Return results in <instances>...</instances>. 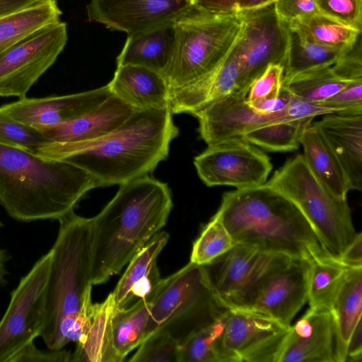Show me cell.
Wrapping results in <instances>:
<instances>
[{"label":"cell","mask_w":362,"mask_h":362,"mask_svg":"<svg viewBox=\"0 0 362 362\" xmlns=\"http://www.w3.org/2000/svg\"><path fill=\"white\" fill-rule=\"evenodd\" d=\"M178 134L168 107L135 110L123 124L101 138L76 144L45 142L36 154L74 163L100 187L120 185L150 175L168 158L170 145Z\"/></svg>","instance_id":"6da1fadb"},{"label":"cell","mask_w":362,"mask_h":362,"mask_svg":"<svg viewBox=\"0 0 362 362\" xmlns=\"http://www.w3.org/2000/svg\"><path fill=\"white\" fill-rule=\"evenodd\" d=\"M173 207L168 185L150 175L119 185L115 197L90 218L91 283H105L167 223Z\"/></svg>","instance_id":"7a4b0ae2"},{"label":"cell","mask_w":362,"mask_h":362,"mask_svg":"<svg viewBox=\"0 0 362 362\" xmlns=\"http://www.w3.org/2000/svg\"><path fill=\"white\" fill-rule=\"evenodd\" d=\"M100 187L70 160L0 144V204L16 221H59L88 192Z\"/></svg>","instance_id":"3957f363"},{"label":"cell","mask_w":362,"mask_h":362,"mask_svg":"<svg viewBox=\"0 0 362 362\" xmlns=\"http://www.w3.org/2000/svg\"><path fill=\"white\" fill-rule=\"evenodd\" d=\"M214 215L235 244L308 262L330 257L296 204L266 182L225 192Z\"/></svg>","instance_id":"277c9868"},{"label":"cell","mask_w":362,"mask_h":362,"mask_svg":"<svg viewBox=\"0 0 362 362\" xmlns=\"http://www.w3.org/2000/svg\"><path fill=\"white\" fill-rule=\"evenodd\" d=\"M51 251L46 314L41 338L50 350L78 343L89 326L91 300L90 218L71 212L59 221Z\"/></svg>","instance_id":"5b68a950"},{"label":"cell","mask_w":362,"mask_h":362,"mask_svg":"<svg viewBox=\"0 0 362 362\" xmlns=\"http://www.w3.org/2000/svg\"><path fill=\"white\" fill-rule=\"evenodd\" d=\"M228 310L216 296L203 266L189 262L162 279L151 297L144 340L163 333L180 344Z\"/></svg>","instance_id":"8992f818"},{"label":"cell","mask_w":362,"mask_h":362,"mask_svg":"<svg viewBox=\"0 0 362 362\" xmlns=\"http://www.w3.org/2000/svg\"><path fill=\"white\" fill-rule=\"evenodd\" d=\"M241 27L238 14H213L194 6L177 18L163 76L169 89L191 83L217 66L236 42Z\"/></svg>","instance_id":"52a82bcc"},{"label":"cell","mask_w":362,"mask_h":362,"mask_svg":"<svg viewBox=\"0 0 362 362\" xmlns=\"http://www.w3.org/2000/svg\"><path fill=\"white\" fill-rule=\"evenodd\" d=\"M266 183L296 204L325 251L339 259L358 234L347 199L329 192L313 176L302 154L288 159Z\"/></svg>","instance_id":"ba28073f"},{"label":"cell","mask_w":362,"mask_h":362,"mask_svg":"<svg viewBox=\"0 0 362 362\" xmlns=\"http://www.w3.org/2000/svg\"><path fill=\"white\" fill-rule=\"evenodd\" d=\"M291 259L236 243L202 266L216 296L227 309H247L265 279Z\"/></svg>","instance_id":"9c48e42d"},{"label":"cell","mask_w":362,"mask_h":362,"mask_svg":"<svg viewBox=\"0 0 362 362\" xmlns=\"http://www.w3.org/2000/svg\"><path fill=\"white\" fill-rule=\"evenodd\" d=\"M51 251L42 255L20 280L0 321V362H10L40 337L46 314Z\"/></svg>","instance_id":"30bf717a"},{"label":"cell","mask_w":362,"mask_h":362,"mask_svg":"<svg viewBox=\"0 0 362 362\" xmlns=\"http://www.w3.org/2000/svg\"><path fill=\"white\" fill-rule=\"evenodd\" d=\"M238 15L242 27L234 46L240 62L237 90H247L269 64L284 66L289 41L288 24L277 16L274 1Z\"/></svg>","instance_id":"8fae6325"},{"label":"cell","mask_w":362,"mask_h":362,"mask_svg":"<svg viewBox=\"0 0 362 362\" xmlns=\"http://www.w3.org/2000/svg\"><path fill=\"white\" fill-rule=\"evenodd\" d=\"M67 39L66 24L59 21L36 30L0 55V97H26L56 62Z\"/></svg>","instance_id":"7c38bea8"},{"label":"cell","mask_w":362,"mask_h":362,"mask_svg":"<svg viewBox=\"0 0 362 362\" xmlns=\"http://www.w3.org/2000/svg\"><path fill=\"white\" fill-rule=\"evenodd\" d=\"M194 165L206 186L236 189L264 184L272 169L270 158L242 138L208 146L194 158Z\"/></svg>","instance_id":"4fadbf2b"},{"label":"cell","mask_w":362,"mask_h":362,"mask_svg":"<svg viewBox=\"0 0 362 362\" xmlns=\"http://www.w3.org/2000/svg\"><path fill=\"white\" fill-rule=\"evenodd\" d=\"M289 327L252 310H229L218 341L220 362H275Z\"/></svg>","instance_id":"5bb4252c"},{"label":"cell","mask_w":362,"mask_h":362,"mask_svg":"<svg viewBox=\"0 0 362 362\" xmlns=\"http://www.w3.org/2000/svg\"><path fill=\"white\" fill-rule=\"evenodd\" d=\"M193 5L187 0H90L89 21L134 35L174 22Z\"/></svg>","instance_id":"9a60e30c"},{"label":"cell","mask_w":362,"mask_h":362,"mask_svg":"<svg viewBox=\"0 0 362 362\" xmlns=\"http://www.w3.org/2000/svg\"><path fill=\"white\" fill-rule=\"evenodd\" d=\"M247 93L235 90L192 114L198 120L200 137L208 146L240 138L259 127L291 120L286 111L271 115L257 112L247 103Z\"/></svg>","instance_id":"2e32d148"},{"label":"cell","mask_w":362,"mask_h":362,"mask_svg":"<svg viewBox=\"0 0 362 362\" xmlns=\"http://www.w3.org/2000/svg\"><path fill=\"white\" fill-rule=\"evenodd\" d=\"M111 95L107 84L69 95L24 97L0 106V114L42 131L93 110Z\"/></svg>","instance_id":"e0dca14e"},{"label":"cell","mask_w":362,"mask_h":362,"mask_svg":"<svg viewBox=\"0 0 362 362\" xmlns=\"http://www.w3.org/2000/svg\"><path fill=\"white\" fill-rule=\"evenodd\" d=\"M309 265L304 259L288 260L265 279L247 309L289 327L308 301Z\"/></svg>","instance_id":"ac0fdd59"},{"label":"cell","mask_w":362,"mask_h":362,"mask_svg":"<svg viewBox=\"0 0 362 362\" xmlns=\"http://www.w3.org/2000/svg\"><path fill=\"white\" fill-rule=\"evenodd\" d=\"M275 362H337V332L332 311L310 308L291 325Z\"/></svg>","instance_id":"d6986e66"},{"label":"cell","mask_w":362,"mask_h":362,"mask_svg":"<svg viewBox=\"0 0 362 362\" xmlns=\"http://www.w3.org/2000/svg\"><path fill=\"white\" fill-rule=\"evenodd\" d=\"M136 109L112 95L93 110L40 131L47 142L76 144L101 138L123 124Z\"/></svg>","instance_id":"ffe728a7"},{"label":"cell","mask_w":362,"mask_h":362,"mask_svg":"<svg viewBox=\"0 0 362 362\" xmlns=\"http://www.w3.org/2000/svg\"><path fill=\"white\" fill-rule=\"evenodd\" d=\"M168 239L166 232L160 231L128 262L112 292L115 310L127 308L152 296L162 280L157 259Z\"/></svg>","instance_id":"44dd1931"},{"label":"cell","mask_w":362,"mask_h":362,"mask_svg":"<svg viewBox=\"0 0 362 362\" xmlns=\"http://www.w3.org/2000/svg\"><path fill=\"white\" fill-rule=\"evenodd\" d=\"M341 163L351 190L362 189V113H330L314 122Z\"/></svg>","instance_id":"7402d4cb"},{"label":"cell","mask_w":362,"mask_h":362,"mask_svg":"<svg viewBox=\"0 0 362 362\" xmlns=\"http://www.w3.org/2000/svg\"><path fill=\"white\" fill-rule=\"evenodd\" d=\"M112 95L136 110L169 108L170 89L164 76L146 67L117 65L107 83ZM170 109V108H169Z\"/></svg>","instance_id":"603a6c76"},{"label":"cell","mask_w":362,"mask_h":362,"mask_svg":"<svg viewBox=\"0 0 362 362\" xmlns=\"http://www.w3.org/2000/svg\"><path fill=\"white\" fill-rule=\"evenodd\" d=\"M300 145L303 159L316 180L335 197L346 199L351 190L347 175L315 123L303 132Z\"/></svg>","instance_id":"cb8c5ba5"},{"label":"cell","mask_w":362,"mask_h":362,"mask_svg":"<svg viewBox=\"0 0 362 362\" xmlns=\"http://www.w3.org/2000/svg\"><path fill=\"white\" fill-rule=\"evenodd\" d=\"M173 25L127 35L117 65L142 66L164 76L173 42Z\"/></svg>","instance_id":"d4e9b609"},{"label":"cell","mask_w":362,"mask_h":362,"mask_svg":"<svg viewBox=\"0 0 362 362\" xmlns=\"http://www.w3.org/2000/svg\"><path fill=\"white\" fill-rule=\"evenodd\" d=\"M361 307L362 267H349L331 310L334 317L337 332V362H344L349 338L362 317Z\"/></svg>","instance_id":"484cf974"},{"label":"cell","mask_w":362,"mask_h":362,"mask_svg":"<svg viewBox=\"0 0 362 362\" xmlns=\"http://www.w3.org/2000/svg\"><path fill=\"white\" fill-rule=\"evenodd\" d=\"M115 310L112 293L103 303L93 305L89 326L76 343L71 361L115 362L110 344V320Z\"/></svg>","instance_id":"4316f807"},{"label":"cell","mask_w":362,"mask_h":362,"mask_svg":"<svg viewBox=\"0 0 362 362\" xmlns=\"http://www.w3.org/2000/svg\"><path fill=\"white\" fill-rule=\"evenodd\" d=\"M57 0H44L0 18V55L41 28L61 21Z\"/></svg>","instance_id":"83f0119b"},{"label":"cell","mask_w":362,"mask_h":362,"mask_svg":"<svg viewBox=\"0 0 362 362\" xmlns=\"http://www.w3.org/2000/svg\"><path fill=\"white\" fill-rule=\"evenodd\" d=\"M288 30L289 41L283 83L300 73L332 66L349 49L324 46L315 42L296 28L288 26Z\"/></svg>","instance_id":"f1b7e54d"},{"label":"cell","mask_w":362,"mask_h":362,"mask_svg":"<svg viewBox=\"0 0 362 362\" xmlns=\"http://www.w3.org/2000/svg\"><path fill=\"white\" fill-rule=\"evenodd\" d=\"M150 298L132 306L115 310L110 320V344L115 362H121L144 339L149 316Z\"/></svg>","instance_id":"f546056e"},{"label":"cell","mask_w":362,"mask_h":362,"mask_svg":"<svg viewBox=\"0 0 362 362\" xmlns=\"http://www.w3.org/2000/svg\"><path fill=\"white\" fill-rule=\"evenodd\" d=\"M348 268L331 257L310 262L308 275V301L310 308L332 310Z\"/></svg>","instance_id":"4dcf8cb0"},{"label":"cell","mask_w":362,"mask_h":362,"mask_svg":"<svg viewBox=\"0 0 362 362\" xmlns=\"http://www.w3.org/2000/svg\"><path fill=\"white\" fill-rule=\"evenodd\" d=\"M313 118L286 120L259 127L240 138L269 151L288 152L298 149L305 129Z\"/></svg>","instance_id":"1f68e13d"},{"label":"cell","mask_w":362,"mask_h":362,"mask_svg":"<svg viewBox=\"0 0 362 362\" xmlns=\"http://www.w3.org/2000/svg\"><path fill=\"white\" fill-rule=\"evenodd\" d=\"M349 82L337 76L329 66L296 74L282 86L297 98L322 103L338 93Z\"/></svg>","instance_id":"d6a6232c"},{"label":"cell","mask_w":362,"mask_h":362,"mask_svg":"<svg viewBox=\"0 0 362 362\" xmlns=\"http://www.w3.org/2000/svg\"><path fill=\"white\" fill-rule=\"evenodd\" d=\"M288 26L300 30L316 43L332 47L349 48L361 35V30L344 25L320 11L294 21Z\"/></svg>","instance_id":"836d02e7"},{"label":"cell","mask_w":362,"mask_h":362,"mask_svg":"<svg viewBox=\"0 0 362 362\" xmlns=\"http://www.w3.org/2000/svg\"><path fill=\"white\" fill-rule=\"evenodd\" d=\"M228 310L180 344V362H220L218 341Z\"/></svg>","instance_id":"e575fe53"},{"label":"cell","mask_w":362,"mask_h":362,"mask_svg":"<svg viewBox=\"0 0 362 362\" xmlns=\"http://www.w3.org/2000/svg\"><path fill=\"white\" fill-rule=\"evenodd\" d=\"M235 243L221 220L215 215L204 226L193 243L190 262L207 264L229 251Z\"/></svg>","instance_id":"d590c367"},{"label":"cell","mask_w":362,"mask_h":362,"mask_svg":"<svg viewBox=\"0 0 362 362\" xmlns=\"http://www.w3.org/2000/svg\"><path fill=\"white\" fill-rule=\"evenodd\" d=\"M234 46L235 44L223 61L206 75V105L238 89L240 62Z\"/></svg>","instance_id":"8d00e7d4"},{"label":"cell","mask_w":362,"mask_h":362,"mask_svg":"<svg viewBox=\"0 0 362 362\" xmlns=\"http://www.w3.org/2000/svg\"><path fill=\"white\" fill-rule=\"evenodd\" d=\"M129 361L180 362V343L168 334H152L140 344Z\"/></svg>","instance_id":"74e56055"},{"label":"cell","mask_w":362,"mask_h":362,"mask_svg":"<svg viewBox=\"0 0 362 362\" xmlns=\"http://www.w3.org/2000/svg\"><path fill=\"white\" fill-rule=\"evenodd\" d=\"M45 142L40 131L0 114V144L36 153Z\"/></svg>","instance_id":"f35d334b"},{"label":"cell","mask_w":362,"mask_h":362,"mask_svg":"<svg viewBox=\"0 0 362 362\" xmlns=\"http://www.w3.org/2000/svg\"><path fill=\"white\" fill-rule=\"evenodd\" d=\"M322 14L347 26L361 30L362 0H315Z\"/></svg>","instance_id":"ab89813d"},{"label":"cell","mask_w":362,"mask_h":362,"mask_svg":"<svg viewBox=\"0 0 362 362\" xmlns=\"http://www.w3.org/2000/svg\"><path fill=\"white\" fill-rule=\"evenodd\" d=\"M284 72L283 65L269 64L249 86L246 95L247 102L279 93L283 85Z\"/></svg>","instance_id":"60d3db41"},{"label":"cell","mask_w":362,"mask_h":362,"mask_svg":"<svg viewBox=\"0 0 362 362\" xmlns=\"http://www.w3.org/2000/svg\"><path fill=\"white\" fill-rule=\"evenodd\" d=\"M337 113H362V79L351 81L338 93L322 102Z\"/></svg>","instance_id":"b9f144b4"},{"label":"cell","mask_w":362,"mask_h":362,"mask_svg":"<svg viewBox=\"0 0 362 362\" xmlns=\"http://www.w3.org/2000/svg\"><path fill=\"white\" fill-rule=\"evenodd\" d=\"M276 0H195L197 8L217 15H235L257 8Z\"/></svg>","instance_id":"7bdbcfd3"},{"label":"cell","mask_w":362,"mask_h":362,"mask_svg":"<svg viewBox=\"0 0 362 362\" xmlns=\"http://www.w3.org/2000/svg\"><path fill=\"white\" fill-rule=\"evenodd\" d=\"M340 78L351 81L362 79L361 35L332 66Z\"/></svg>","instance_id":"ee69618b"},{"label":"cell","mask_w":362,"mask_h":362,"mask_svg":"<svg viewBox=\"0 0 362 362\" xmlns=\"http://www.w3.org/2000/svg\"><path fill=\"white\" fill-rule=\"evenodd\" d=\"M274 8L279 18L287 24L319 11L315 0H276Z\"/></svg>","instance_id":"f6af8a7d"},{"label":"cell","mask_w":362,"mask_h":362,"mask_svg":"<svg viewBox=\"0 0 362 362\" xmlns=\"http://www.w3.org/2000/svg\"><path fill=\"white\" fill-rule=\"evenodd\" d=\"M70 351L59 349L43 351L32 342L18 351L10 362H68L71 361Z\"/></svg>","instance_id":"bcb514c9"},{"label":"cell","mask_w":362,"mask_h":362,"mask_svg":"<svg viewBox=\"0 0 362 362\" xmlns=\"http://www.w3.org/2000/svg\"><path fill=\"white\" fill-rule=\"evenodd\" d=\"M286 112L291 120L314 118L330 113H337L335 109L322 103L307 101L292 95Z\"/></svg>","instance_id":"7dc6e473"},{"label":"cell","mask_w":362,"mask_h":362,"mask_svg":"<svg viewBox=\"0 0 362 362\" xmlns=\"http://www.w3.org/2000/svg\"><path fill=\"white\" fill-rule=\"evenodd\" d=\"M291 98L290 91L282 86L279 93L247 103L257 112L271 115L285 112Z\"/></svg>","instance_id":"c3c4849f"},{"label":"cell","mask_w":362,"mask_h":362,"mask_svg":"<svg viewBox=\"0 0 362 362\" xmlns=\"http://www.w3.org/2000/svg\"><path fill=\"white\" fill-rule=\"evenodd\" d=\"M362 358V320L360 319L349 338L344 362H359Z\"/></svg>","instance_id":"681fc988"},{"label":"cell","mask_w":362,"mask_h":362,"mask_svg":"<svg viewBox=\"0 0 362 362\" xmlns=\"http://www.w3.org/2000/svg\"><path fill=\"white\" fill-rule=\"evenodd\" d=\"M346 267H362V234L358 233L354 241L337 259Z\"/></svg>","instance_id":"f907efd6"},{"label":"cell","mask_w":362,"mask_h":362,"mask_svg":"<svg viewBox=\"0 0 362 362\" xmlns=\"http://www.w3.org/2000/svg\"><path fill=\"white\" fill-rule=\"evenodd\" d=\"M44 0H0V18Z\"/></svg>","instance_id":"816d5d0a"},{"label":"cell","mask_w":362,"mask_h":362,"mask_svg":"<svg viewBox=\"0 0 362 362\" xmlns=\"http://www.w3.org/2000/svg\"><path fill=\"white\" fill-rule=\"evenodd\" d=\"M4 255L0 251V284H3L4 280V276L6 274V270L4 267Z\"/></svg>","instance_id":"f5cc1de1"},{"label":"cell","mask_w":362,"mask_h":362,"mask_svg":"<svg viewBox=\"0 0 362 362\" xmlns=\"http://www.w3.org/2000/svg\"><path fill=\"white\" fill-rule=\"evenodd\" d=\"M187 1H188V2H189L190 4L193 5V4H194V1H195V0H187Z\"/></svg>","instance_id":"db71d44e"},{"label":"cell","mask_w":362,"mask_h":362,"mask_svg":"<svg viewBox=\"0 0 362 362\" xmlns=\"http://www.w3.org/2000/svg\"><path fill=\"white\" fill-rule=\"evenodd\" d=\"M1 226V221H0V226Z\"/></svg>","instance_id":"11a10c76"}]
</instances>
